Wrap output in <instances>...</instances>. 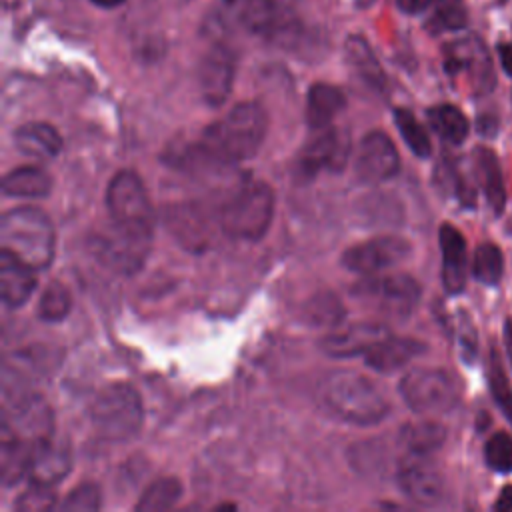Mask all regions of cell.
<instances>
[{"label": "cell", "instance_id": "obj_28", "mask_svg": "<svg viewBox=\"0 0 512 512\" xmlns=\"http://www.w3.org/2000/svg\"><path fill=\"white\" fill-rule=\"evenodd\" d=\"M400 440L410 454L428 456L436 452L446 440V428L434 420H418L408 422L400 430Z\"/></svg>", "mask_w": 512, "mask_h": 512}, {"label": "cell", "instance_id": "obj_47", "mask_svg": "<svg viewBox=\"0 0 512 512\" xmlns=\"http://www.w3.org/2000/svg\"><path fill=\"white\" fill-rule=\"evenodd\" d=\"M92 4H96V6H100V8H116V6H120L122 2H126V0H90Z\"/></svg>", "mask_w": 512, "mask_h": 512}, {"label": "cell", "instance_id": "obj_45", "mask_svg": "<svg viewBox=\"0 0 512 512\" xmlns=\"http://www.w3.org/2000/svg\"><path fill=\"white\" fill-rule=\"evenodd\" d=\"M496 510H502V512H512V484L510 486H504L496 504H494Z\"/></svg>", "mask_w": 512, "mask_h": 512}, {"label": "cell", "instance_id": "obj_37", "mask_svg": "<svg viewBox=\"0 0 512 512\" xmlns=\"http://www.w3.org/2000/svg\"><path fill=\"white\" fill-rule=\"evenodd\" d=\"M436 178L440 182V186L444 190H448L450 194L456 196V200L466 206L472 208L476 204V192L474 186L464 178V174L460 172V168L454 162H442L436 170Z\"/></svg>", "mask_w": 512, "mask_h": 512}, {"label": "cell", "instance_id": "obj_20", "mask_svg": "<svg viewBox=\"0 0 512 512\" xmlns=\"http://www.w3.org/2000/svg\"><path fill=\"white\" fill-rule=\"evenodd\" d=\"M36 288V270L10 252L0 254V294L8 308H20Z\"/></svg>", "mask_w": 512, "mask_h": 512}, {"label": "cell", "instance_id": "obj_22", "mask_svg": "<svg viewBox=\"0 0 512 512\" xmlns=\"http://www.w3.org/2000/svg\"><path fill=\"white\" fill-rule=\"evenodd\" d=\"M70 466H72V460H70L68 448L58 446L48 438L36 446L28 476L32 484L54 486L58 480H62L70 472Z\"/></svg>", "mask_w": 512, "mask_h": 512}, {"label": "cell", "instance_id": "obj_26", "mask_svg": "<svg viewBox=\"0 0 512 512\" xmlns=\"http://www.w3.org/2000/svg\"><path fill=\"white\" fill-rule=\"evenodd\" d=\"M2 190L16 198H46L52 190V178L42 168L20 166L4 176Z\"/></svg>", "mask_w": 512, "mask_h": 512}, {"label": "cell", "instance_id": "obj_27", "mask_svg": "<svg viewBox=\"0 0 512 512\" xmlns=\"http://www.w3.org/2000/svg\"><path fill=\"white\" fill-rule=\"evenodd\" d=\"M346 60L350 68L372 88L382 90L386 84L384 70L376 60L370 44L362 36H350L346 40Z\"/></svg>", "mask_w": 512, "mask_h": 512}, {"label": "cell", "instance_id": "obj_5", "mask_svg": "<svg viewBox=\"0 0 512 512\" xmlns=\"http://www.w3.org/2000/svg\"><path fill=\"white\" fill-rule=\"evenodd\" d=\"M274 216V190L260 180L240 184L218 212L220 228L236 240H260Z\"/></svg>", "mask_w": 512, "mask_h": 512}, {"label": "cell", "instance_id": "obj_43", "mask_svg": "<svg viewBox=\"0 0 512 512\" xmlns=\"http://www.w3.org/2000/svg\"><path fill=\"white\" fill-rule=\"evenodd\" d=\"M396 4L406 14H420L432 6V0H396Z\"/></svg>", "mask_w": 512, "mask_h": 512}, {"label": "cell", "instance_id": "obj_16", "mask_svg": "<svg viewBox=\"0 0 512 512\" xmlns=\"http://www.w3.org/2000/svg\"><path fill=\"white\" fill-rule=\"evenodd\" d=\"M354 170L364 184H378L394 178L400 170V158L392 140L378 130L366 134L358 146Z\"/></svg>", "mask_w": 512, "mask_h": 512}, {"label": "cell", "instance_id": "obj_32", "mask_svg": "<svg viewBox=\"0 0 512 512\" xmlns=\"http://www.w3.org/2000/svg\"><path fill=\"white\" fill-rule=\"evenodd\" d=\"M170 230L174 232V236L180 238V242H186L188 248L196 250L198 244L204 246L206 244V232H204V222L202 218L196 214V210L192 208H182L176 206L174 210H170Z\"/></svg>", "mask_w": 512, "mask_h": 512}, {"label": "cell", "instance_id": "obj_12", "mask_svg": "<svg viewBox=\"0 0 512 512\" xmlns=\"http://www.w3.org/2000/svg\"><path fill=\"white\" fill-rule=\"evenodd\" d=\"M106 206L110 218L120 224L152 228L154 210L148 200V194L132 170H120L108 184Z\"/></svg>", "mask_w": 512, "mask_h": 512}, {"label": "cell", "instance_id": "obj_2", "mask_svg": "<svg viewBox=\"0 0 512 512\" xmlns=\"http://www.w3.org/2000/svg\"><path fill=\"white\" fill-rule=\"evenodd\" d=\"M0 242L2 250L34 270H44L54 260V226L40 208L18 206L4 212L0 220Z\"/></svg>", "mask_w": 512, "mask_h": 512}, {"label": "cell", "instance_id": "obj_17", "mask_svg": "<svg viewBox=\"0 0 512 512\" xmlns=\"http://www.w3.org/2000/svg\"><path fill=\"white\" fill-rule=\"evenodd\" d=\"M400 490L420 506H436L444 498V480L428 456L410 454L398 468Z\"/></svg>", "mask_w": 512, "mask_h": 512}, {"label": "cell", "instance_id": "obj_18", "mask_svg": "<svg viewBox=\"0 0 512 512\" xmlns=\"http://www.w3.org/2000/svg\"><path fill=\"white\" fill-rule=\"evenodd\" d=\"M388 334L390 332L384 324L362 322L328 334L326 338H322L320 348L330 358H352L360 354L366 356Z\"/></svg>", "mask_w": 512, "mask_h": 512}, {"label": "cell", "instance_id": "obj_7", "mask_svg": "<svg viewBox=\"0 0 512 512\" xmlns=\"http://www.w3.org/2000/svg\"><path fill=\"white\" fill-rule=\"evenodd\" d=\"M152 246V228L130 226L110 220L108 226L92 234L88 248L92 256L112 272L134 274L138 272Z\"/></svg>", "mask_w": 512, "mask_h": 512}, {"label": "cell", "instance_id": "obj_13", "mask_svg": "<svg viewBox=\"0 0 512 512\" xmlns=\"http://www.w3.org/2000/svg\"><path fill=\"white\" fill-rule=\"evenodd\" d=\"M318 134L302 148L298 156V176L314 178L320 172H338L344 168L350 156V138L338 128H322Z\"/></svg>", "mask_w": 512, "mask_h": 512}, {"label": "cell", "instance_id": "obj_48", "mask_svg": "<svg viewBox=\"0 0 512 512\" xmlns=\"http://www.w3.org/2000/svg\"><path fill=\"white\" fill-rule=\"evenodd\" d=\"M372 2H374V0H356V4H358V6H370Z\"/></svg>", "mask_w": 512, "mask_h": 512}, {"label": "cell", "instance_id": "obj_21", "mask_svg": "<svg viewBox=\"0 0 512 512\" xmlns=\"http://www.w3.org/2000/svg\"><path fill=\"white\" fill-rule=\"evenodd\" d=\"M426 346L414 338H402L388 334L366 356V364L376 372H394L420 356Z\"/></svg>", "mask_w": 512, "mask_h": 512}, {"label": "cell", "instance_id": "obj_9", "mask_svg": "<svg viewBox=\"0 0 512 512\" xmlns=\"http://www.w3.org/2000/svg\"><path fill=\"white\" fill-rule=\"evenodd\" d=\"M406 406L416 414H444L458 402L452 376L440 368H414L398 386Z\"/></svg>", "mask_w": 512, "mask_h": 512}, {"label": "cell", "instance_id": "obj_46", "mask_svg": "<svg viewBox=\"0 0 512 512\" xmlns=\"http://www.w3.org/2000/svg\"><path fill=\"white\" fill-rule=\"evenodd\" d=\"M504 348H506L508 360L512 364V320H506V324H504Z\"/></svg>", "mask_w": 512, "mask_h": 512}, {"label": "cell", "instance_id": "obj_44", "mask_svg": "<svg viewBox=\"0 0 512 512\" xmlns=\"http://www.w3.org/2000/svg\"><path fill=\"white\" fill-rule=\"evenodd\" d=\"M498 54H500V64H502L504 72H506L508 76H512V42L500 44V46H498Z\"/></svg>", "mask_w": 512, "mask_h": 512}, {"label": "cell", "instance_id": "obj_41", "mask_svg": "<svg viewBox=\"0 0 512 512\" xmlns=\"http://www.w3.org/2000/svg\"><path fill=\"white\" fill-rule=\"evenodd\" d=\"M54 504V490L52 486H40V484H32L16 502L18 510H28V512H36V510H48Z\"/></svg>", "mask_w": 512, "mask_h": 512}, {"label": "cell", "instance_id": "obj_1", "mask_svg": "<svg viewBox=\"0 0 512 512\" xmlns=\"http://www.w3.org/2000/svg\"><path fill=\"white\" fill-rule=\"evenodd\" d=\"M266 130V110L258 102H242L234 106L226 116L210 124L196 148L210 162H244L260 150Z\"/></svg>", "mask_w": 512, "mask_h": 512}, {"label": "cell", "instance_id": "obj_14", "mask_svg": "<svg viewBox=\"0 0 512 512\" xmlns=\"http://www.w3.org/2000/svg\"><path fill=\"white\" fill-rule=\"evenodd\" d=\"M410 254V244L398 236H380L350 246L342 254V266L350 272L372 276L400 264Z\"/></svg>", "mask_w": 512, "mask_h": 512}, {"label": "cell", "instance_id": "obj_25", "mask_svg": "<svg viewBox=\"0 0 512 512\" xmlns=\"http://www.w3.org/2000/svg\"><path fill=\"white\" fill-rule=\"evenodd\" d=\"M474 170L476 178L482 186V192L488 200V206L492 208L494 216H500L506 206V188L502 178V168L496 158V154L490 148H476L474 150Z\"/></svg>", "mask_w": 512, "mask_h": 512}, {"label": "cell", "instance_id": "obj_40", "mask_svg": "<svg viewBox=\"0 0 512 512\" xmlns=\"http://www.w3.org/2000/svg\"><path fill=\"white\" fill-rule=\"evenodd\" d=\"M98 508H100V490L96 484H90V482L76 486L62 502V510L84 512V510H98Z\"/></svg>", "mask_w": 512, "mask_h": 512}, {"label": "cell", "instance_id": "obj_30", "mask_svg": "<svg viewBox=\"0 0 512 512\" xmlns=\"http://www.w3.org/2000/svg\"><path fill=\"white\" fill-rule=\"evenodd\" d=\"M182 496V484L178 478H158L154 480L136 502V510L158 512L172 508Z\"/></svg>", "mask_w": 512, "mask_h": 512}, {"label": "cell", "instance_id": "obj_3", "mask_svg": "<svg viewBox=\"0 0 512 512\" xmlns=\"http://www.w3.org/2000/svg\"><path fill=\"white\" fill-rule=\"evenodd\" d=\"M322 400L338 418L356 426H374L390 412L378 386L358 372H334L322 382Z\"/></svg>", "mask_w": 512, "mask_h": 512}, {"label": "cell", "instance_id": "obj_11", "mask_svg": "<svg viewBox=\"0 0 512 512\" xmlns=\"http://www.w3.org/2000/svg\"><path fill=\"white\" fill-rule=\"evenodd\" d=\"M2 432L34 444L48 440L52 432L50 406L34 392H16L12 398L4 394Z\"/></svg>", "mask_w": 512, "mask_h": 512}, {"label": "cell", "instance_id": "obj_38", "mask_svg": "<svg viewBox=\"0 0 512 512\" xmlns=\"http://www.w3.org/2000/svg\"><path fill=\"white\" fill-rule=\"evenodd\" d=\"M484 460L496 472H512V438L506 432H496L484 446Z\"/></svg>", "mask_w": 512, "mask_h": 512}, {"label": "cell", "instance_id": "obj_33", "mask_svg": "<svg viewBox=\"0 0 512 512\" xmlns=\"http://www.w3.org/2000/svg\"><path fill=\"white\" fill-rule=\"evenodd\" d=\"M472 274L486 286H496L504 274V256L496 244H480L474 252Z\"/></svg>", "mask_w": 512, "mask_h": 512}, {"label": "cell", "instance_id": "obj_6", "mask_svg": "<svg viewBox=\"0 0 512 512\" xmlns=\"http://www.w3.org/2000/svg\"><path fill=\"white\" fill-rule=\"evenodd\" d=\"M90 420L104 440L126 442L134 438L144 422L140 394L126 382L104 386L90 404Z\"/></svg>", "mask_w": 512, "mask_h": 512}, {"label": "cell", "instance_id": "obj_29", "mask_svg": "<svg viewBox=\"0 0 512 512\" xmlns=\"http://www.w3.org/2000/svg\"><path fill=\"white\" fill-rule=\"evenodd\" d=\"M430 128L448 144H462L470 132L468 118L452 104H438L426 112Z\"/></svg>", "mask_w": 512, "mask_h": 512}, {"label": "cell", "instance_id": "obj_35", "mask_svg": "<svg viewBox=\"0 0 512 512\" xmlns=\"http://www.w3.org/2000/svg\"><path fill=\"white\" fill-rule=\"evenodd\" d=\"M488 384H490V392H492L494 402L498 404L502 414L512 424V388L508 384L504 364L500 360V354H498L496 346H492L490 356H488Z\"/></svg>", "mask_w": 512, "mask_h": 512}, {"label": "cell", "instance_id": "obj_19", "mask_svg": "<svg viewBox=\"0 0 512 512\" xmlns=\"http://www.w3.org/2000/svg\"><path fill=\"white\" fill-rule=\"evenodd\" d=\"M442 250V284L448 294H460L466 286V240L452 224L438 230Z\"/></svg>", "mask_w": 512, "mask_h": 512}, {"label": "cell", "instance_id": "obj_15", "mask_svg": "<svg viewBox=\"0 0 512 512\" xmlns=\"http://www.w3.org/2000/svg\"><path fill=\"white\" fill-rule=\"evenodd\" d=\"M236 56L226 44L212 46L198 66L200 96L208 106H222L234 86Z\"/></svg>", "mask_w": 512, "mask_h": 512}, {"label": "cell", "instance_id": "obj_36", "mask_svg": "<svg viewBox=\"0 0 512 512\" xmlns=\"http://www.w3.org/2000/svg\"><path fill=\"white\" fill-rule=\"evenodd\" d=\"M468 24V10L464 0H432L430 28L434 32L462 30Z\"/></svg>", "mask_w": 512, "mask_h": 512}, {"label": "cell", "instance_id": "obj_4", "mask_svg": "<svg viewBox=\"0 0 512 512\" xmlns=\"http://www.w3.org/2000/svg\"><path fill=\"white\" fill-rule=\"evenodd\" d=\"M300 0H224L218 8L220 26L236 24L252 34L288 42L296 38Z\"/></svg>", "mask_w": 512, "mask_h": 512}, {"label": "cell", "instance_id": "obj_8", "mask_svg": "<svg viewBox=\"0 0 512 512\" xmlns=\"http://www.w3.org/2000/svg\"><path fill=\"white\" fill-rule=\"evenodd\" d=\"M352 296L386 316L408 318L420 302V284L406 274H372L352 288Z\"/></svg>", "mask_w": 512, "mask_h": 512}, {"label": "cell", "instance_id": "obj_24", "mask_svg": "<svg viewBox=\"0 0 512 512\" xmlns=\"http://www.w3.org/2000/svg\"><path fill=\"white\" fill-rule=\"evenodd\" d=\"M346 96L338 86L318 82L312 84L306 96V122L312 130H322L344 110Z\"/></svg>", "mask_w": 512, "mask_h": 512}, {"label": "cell", "instance_id": "obj_23", "mask_svg": "<svg viewBox=\"0 0 512 512\" xmlns=\"http://www.w3.org/2000/svg\"><path fill=\"white\" fill-rule=\"evenodd\" d=\"M14 144L24 156L48 160V158H54L60 154L64 142L52 124L28 122V124H22L14 132Z\"/></svg>", "mask_w": 512, "mask_h": 512}, {"label": "cell", "instance_id": "obj_34", "mask_svg": "<svg viewBox=\"0 0 512 512\" xmlns=\"http://www.w3.org/2000/svg\"><path fill=\"white\" fill-rule=\"evenodd\" d=\"M70 310H72L70 290L60 282H50L38 300V308H36L38 318L42 322H60L70 314Z\"/></svg>", "mask_w": 512, "mask_h": 512}, {"label": "cell", "instance_id": "obj_42", "mask_svg": "<svg viewBox=\"0 0 512 512\" xmlns=\"http://www.w3.org/2000/svg\"><path fill=\"white\" fill-rule=\"evenodd\" d=\"M458 344L462 350V358L466 362H472L476 356V332L468 320L462 322V328L458 332Z\"/></svg>", "mask_w": 512, "mask_h": 512}, {"label": "cell", "instance_id": "obj_39", "mask_svg": "<svg viewBox=\"0 0 512 512\" xmlns=\"http://www.w3.org/2000/svg\"><path fill=\"white\" fill-rule=\"evenodd\" d=\"M342 314V304L332 294H318L308 302V320L316 326H334Z\"/></svg>", "mask_w": 512, "mask_h": 512}, {"label": "cell", "instance_id": "obj_10", "mask_svg": "<svg viewBox=\"0 0 512 512\" xmlns=\"http://www.w3.org/2000/svg\"><path fill=\"white\" fill-rule=\"evenodd\" d=\"M444 70L450 78L466 82L472 94H486L494 86L492 60L476 36L458 38L444 48Z\"/></svg>", "mask_w": 512, "mask_h": 512}, {"label": "cell", "instance_id": "obj_31", "mask_svg": "<svg viewBox=\"0 0 512 512\" xmlns=\"http://www.w3.org/2000/svg\"><path fill=\"white\" fill-rule=\"evenodd\" d=\"M394 124L398 128L402 140L406 142V146L412 150V154H416L418 158H428L432 154L430 138H428L424 126L416 120V116L410 110L396 108L394 110Z\"/></svg>", "mask_w": 512, "mask_h": 512}]
</instances>
